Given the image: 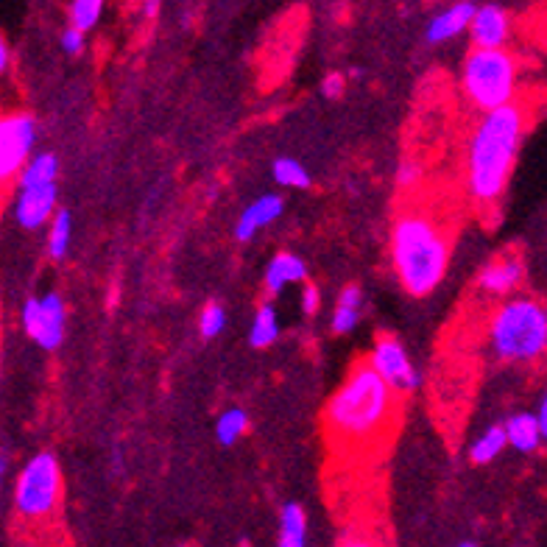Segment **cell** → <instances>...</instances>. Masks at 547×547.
Instances as JSON below:
<instances>
[{
    "label": "cell",
    "mask_w": 547,
    "mask_h": 547,
    "mask_svg": "<svg viewBox=\"0 0 547 547\" xmlns=\"http://www.w3.org/2000/svg\"><path fill=\"white\" fill-rule=\"evenodd\" d=\"M65 321V302L54 291L45 296H31L23 305V327H26L28 338H34L42 349H56L62 344Z\"/></svg>",
    "instance_id": "obj_8"
},
{
    "label": "cell",
    "mask_w": 547,
    "mask_h": 547,
    "mask_svg": "<svg viewBox=\"0 0 547 547\" xmlns=\"http://www.w3.org/2000/svg\"><path fill=\"white\" fill-rule=\"evenodd\" d=\"M282 215V199L280 196H274V193H266V196H260V199H254L246 210L238 218V224H235V238L238 241H252L254 235L260 232V229H266L268 224H274L277 218Z\"/></svg>",
    "instance_id": "obj_14"
},
{
    "label": "cell",
    "mask_w": 547,
    "mask_h": 547,
    "mask_svg": "<svg viewBox=\"0 0 547 547\" xmlns=\"http://www.w3.org/2000/svg\"><path fill=\"white\" fill-rule=\"evenodd\" d=\"M422 182V165L416 160H402L397 168V185L400 187H416Z\"/></svg>",
    "instance_id": "obj_27"
},
{
    "label": "cell",
    "mask_w": 547,
    "mask_h": 547,
    "mask_svg": "<svg viewBox=\"0 0 547 547\" xmlns=\"http://www.w3.org/2000/svg\"><path fill=\"white\" fill-rule=\"evenodd\" d=\"M508 447V436H506V427L503 425H492L483 430L478 439L472 441V447H469V461L472 464H492L494 458H500L503 450Z\"/></svg>",
    "instance_id": "obj_19"
},
{
    "label": "cell",
    "mask_w": 547,
    "mask_h": 547,
    "mask_svg": "<svg viewBox=\"0 0 547 547\" xmlns=\"http://www.w3.org/2000/svg\"><path fill=\"white\" fill-rule=\"evenodd\" d=\"M528 132V109L520 101L486 112L467 143V190L475 204L492 207L506 193Z\"/></svg>",
    "instance_id": "obj_1"
},
{
    "label": "cell",
    "mask_w": 547,
    "mask_h": 547,
    "mask_svg": "<svg viewBox=\"0 0 547 547\" xmlns=\"http://www.w3.org/2000/svg\"><path fill=\"white\" fill-rule=\"evenodd\" d=\"M394 408H397V391L374 372L372 363L358 361L327 402L324 427L330 439L338 441L341 447L361 450L386 433Z\"/></svg>",
    "instance_id": "obj_2"
},
{
    "label": "cell",
    "mask_w": 547,
    "mask_h": 547,
    "mask_svg": "<svg viewBox=\"0 0 547 547\" xmlns=\"http://www.w3.org/2000/svg\"><path fill=\"white\" fill-rule=\"evenodd\" d=\"M62 48H65V54H81V51H84V34H81V31H76V28H70L67 26L65 31H62Z\"/></svg>",
    "instance_id": "obj_29"
},
{
    "label": "cell",
    "mask_w": 547,
    "mask_h": 547,
    "mask_svg": "<svg viewBox=\"0 0 547 547\" xmlns=\"http://www.w3.org/2000/svg\"><path fill=\"white\" fill-rule=\"evenodd\" d=\"M338 547H383L380 542H374L372 536H347V539H341V545Z\"/></svg>",
    "instance_id": "obj_31"
},
{
    "label": "cell",
    "mask_w": 547,
    "mask_h": 547,
    "mask_svg": "<svg viewBox=\"0 0 547 547\" xmlns=\"http://www.w3.org/2000/svg\"><path fill=\"white\" fill-rule=\"evenodd\" d=\"M517 84H520V65H517V56L506 48L500 51L472 48V54L464 59L461 87L469 104L481 109L483 115L514 104Z\"/></svg>",
    "instance_id": "obj_5"
},
{
    "label": "cell",
    "mask_w": 547,
    "mask_h": 547,
    "mask_svg": "<svg viewBox=\"0 0 547 547\" xmlns=\"http://www.w3.org/2000/svg\"><path fill=\"white\" fill-rule=\"evenodd\" d=\"M59 179V160L51 151H42L37 157H31L26 165V171L17 179V187H31V185H54Z\"/></svg>",
    "instance_id": "obj_21"
},
{
    "label": "cell",
    "mask_w": 547,
    "mask_h": 547,
    "mask_svg": "<svg viewBox=\"0 0 547 547\" xmlns=\"http://www.w3.org/2000/svg\"><path fill=\"white\" fill-rule=\"evenodd\" d=\"M455 547H478V545H475V542H458Z\"/></svg>",
    "instance_id": "obj_35"
},
{
    "label": "cell",
    "mask_w": 547,
    "mask_h": 547,
    "mask_svg": "<svg viewBox=\"0 0 547 547\" xmlns=\"http://www.w3.org/2000/svg\"><path fill=\"white\" fill-rule=\"evenodd\" d=\"M70 235H73V218L67 210H56L51 229H48V254L54 260H65L70 249Z\"/></svg>",
    "instance_id": "obj_23"
},
{
    "label": "cell",
    "mask_w": 547,
    "mask_h": 547,
    "mask_svg": "<svg viewBox=\"0 0 547 547\" xmlns=\"http://www.w3.org/2000/svg\"><path fill=\"white\" fill-rule=\"evenodd\" d=\"M271 176H274L282 187H299V190L310 187V174H307V168L299 160H294V157H280V160H274V165H271Z\"/></svg>",
    "instance_id": "obj_24"
},
{
    "label": "cell",
    "mask_w": 547,
    "mask_h": 547,
    "mask_svg": "<svg viewBox=\"0 0 547 547\" xmlns=\"http://www.w3.org/2000/svg\"><path fill=\"white\" fill-rule=\"evenodd\" d=\"M157 9H160L157 3H146V17H157Z\"/></svg>",
    "instance_id": "obj_34"
},
{
    "label": "cell",
    "mask_w": 547,
    "mask_h": 547,
    "mask_svg": "<svg viewBox=\"0 0 547 547\" xmlns=\"http://www.w3.org/2000/svg\"><path fill=\"white\" fill-rule=\"evenodd\" d=\"M0 478H3V461H0Z\"/></svg>",
    "instance_id": "obj_36"
},
{
    "label": "cell",
    "mask_w": 547,
    "mask_h": 547,
    "mask_svg": "<svg viewBox=\"0 0 547 547\" xmlns=\"http://www.w3.org/2000/svg\"><path fill=\"white\" fill-rule=\"evenodd\" d=\"M450 227L425 207H408L391 229V263L411 296L433 294L450 268Z\"/></svg>",
    "instance_id": "obj_3"
},
{
    "label": "cell",
    "mask_w": 547,
    "mask_h": 547,
    "mask_svg": "<svg viewBox=\"0 0 547 547\" xmlns=\"http://www.w3.org/2000/svg\"><path fill=\"white\" fill-rule=\"evenodd\" d=\"M246 430H249V416H246V411L243 408H229L215 422V439H218V444H224V447H232L235 441L243 439Z\"/></svg>",
    "instance_id": "obj_22"
},
{
    "label": "cell",
    "mask_w": 547,
    "mask_h": 547,
    "mask_svg": "<svg viewBox=\"0 0 547 547\" xmlns=\"http://www.w3.org/2000/svg\"><path fill=\"white\" fill-rule=\"evenodd\" d=\"M277 547H307V514L299 503L280 508V542Z\"/></svg>",
    "instance_id": "obj_18"
},
{
    "label": "cell",
    "mask_w": 547,
    "mask_h": 547,
    "mask_svg": "<svg viewBox=\"0 0 547 547\" xmlns=\"http://www.w3.org/2000/svg\"><path fill=\"white\" fill-rule=\"evenodd\" d=\"M363 310V294L358 285H347L341 296H338V305H335L333 313V333L335 335H347L358 327Z\"/></svg>",
    "instance_id": "obj_17"
},
{
    "label": "cell",
    "mask_w": 547,
    "mask_h": 547,
    "mask_svg": "<svg viewBox=\"0 0 547 547\" xmlns=\"http://www.w3.org/2000/svg\"><path fill=\"white\" fill-rule=\"evenodd\" d=\"M280 338V321H277V310L274 305H263L254 310V321H252V330H249V344L254 349H266L271 347L274 341Z\"/></svg>",
    "instance_id": "obj_20"
},
{
    "label": "cell",
    "mask_w": 547,
    "mask_h": 547,
    "mask_svg": "<svg viewBox=\"0 0 547 547\" xmlns=\"http://www.w3.org/2000/svg\"><path fill=\"white\" fill-rule=\"evenodd\" d=\"M475 12H478L475 3H453V6H447L444 12H439L430 23H427V42L441 45V42H450L455 40V37H461V34L469 31V26H472Z\"/></svg>",
    "instance_id": "obj_13"
},
{
    "label": "cell",
    "mask_w": 547,
    "mask_h": 547,
    "mask_svg": "<svg viewBox=\"0 0 547 547\" xmlns=\"http://www.w3.org/2000/svg\"><path fill=\"white\" fill-rule=\"evenodd\" d=\"M344 90H347V76H344V73H338V70L327 73L324 81H321V93L327 95V98H341Z\"/></svg>",
    "instance_id": "obj_28"
},
{
    "label": "cell",
    "mask_w": 547,
    "mask_h": 547,
    "mask_svg": "<svg viewBox=\"0 0 547 547\" xmlns=\"http://www.w3.org/2000/svg\"><path fill=\"white\" fill-rule=\"evenodd\" d=\"M506 436H508V447H514L517 453H536L542 447V427L536 422V414H514L506 419Z\"/></svg>",
    "instance_id": "obj_16"
},
{
    "label": "cell",
    "mask_w": 547,
    "mask_h": 547,
    "mask_svg": "<svg viewBox=\"0 0 547 547\" xmlns=\"http://www.w3.org/2000/svg\"><path fill=\"white\" fill-rule=\"evenodd\" d=\"M37 143V121L26 112L0 115V187L20 179Z\"/></svg>",
    "instance_id": "obj_7"
},
{
    "label": "cell",
    "mask_w": 547,
    "mask_h": 547,
    "mask_svg": "<svg viewBox=\"0 0 547 547\" xmlns=\"http://www.w3.org/2000/svg\"><path fill=\"white\" fill-rule=\"evenodd\" d=\"M67 14H70V28L87 34L90 28L98 26V20H101V14H104V3H101V0H73Z\"/></svg>",
    "instance_id": "obj_25"
},
{
    "label": "cell",
    "mask_w": 547,
    "mask_h": 547,
    "mask_svg": "<svg viewBox=\"0 0 547 547\" xmlns=\"http://www.w3.org/2000/svg\"><path fill=\"white\" fill-rule=\"evenodd\" d=\"M224 327H227V310L218 302H210L199 316L201 338H218V335L224 333Z\"/></svg>",
    "instance_id": "obj_26"
},
{
    "label": "cell",
    "mask_w": 547,
    "mask_h": 547,
    "mask_svg": "<svg viewBox=\"0 0 547 547\" xmlns=\"http://www.w3.org/2000/svg\"><path fill=\"white\" fill-rule=\"evenodd\" d=\"M62 494V469L54 453H37L28 461L17 486H14V506L28 520L48 517Z\"/></svg>",
    "instance_id": "obj_6"
},
{
    "label": "cell",
    "mask_w": 547,
    "mask_h": 547,
    "mask_svg": "<svg viewBox=\"0 0 547 547\" xmlns=\"http://www.w3.org/2000/svg\"><path fill=\"white\" fill-rule=\"evenodd\" d=\"M307 280V266L305 260L294 252H280L266 268V294L277 296L282 294L291 282H305Z\"/></svg>",
    "instance_id": "obj_15"
},
{
    "label": "cell",
    "mask_w": 547,
    "mask_h": 547,
    "mask_svg": "<svg viewBox=\"0 0 547 547\" xmlns=\"http://www.w3.org/2000/svg\"><path fill=\"white\" fill-rule=\"evenodd\" d=\"M9 62H12V54H9V42L3 40V34H0V76L9 70Z\"/></svg>",
    "instance_id": "obj_33"
},
{
    "label": "cell",
    "mask_w": 547,
    "mask_h": 547,
    "mask_svg": "<svg viewBox=\"0 0 547 547\" xmlns=\"http://www.w3.org/2000/svg\"><path fill=\"white\" fill-rule=\"evenodd\" d=\"M56 196L59 187L54 185H31L20 187L17 193V204H14V218L23 229H40L48 221H54Z\"/></svg>",
    "instance_id": "obj_10"
},
{
    "label": "cell",
    "mask_w": 547,
    "mask_h": 547,
    "mask_svg": "<svg viewBox=\"0 0 547 547\" xmlns=\"http://www.w3.org/2000/svg\"><path fill=\"white\" fill-rule=\"evenodd\" d=\"M369 363H372L374 372L380 374L394 391L408 394V391L419 388V372H416L408 349H405V344H402L397 335H380L374 341Z\"/></svg>",
    "instance_id": "obj_9"
},
{
    "label": "cell",
    "mask_w": 547,
    "mask_h": 547,
    "mask_svg": "<svg viewBox=\"0 0 547 547\" xmlns=\"http://www.w3.org/2000/svg\"><path fill=\"white\" fill-rule=\"evenodd\" d=\"M469 37L475 48L483 51H500L506 48L508 37H511V14L503 6H478V12L472 17V26H469Z\"/></svg>",
    "instance_id": "obj_11"
},
{
    "label": "cell",
    "mask_w": 547,
    "mask_h": 547,
    "mask_svg": "<svg viewBox=\"0 0 547 547\" xmlns=\"http://www.w3.org/2000/svg\"><path fill=\"white\" fill-rule=\"evenodd\" d=\"M525 277V263H522L517 254H503L492 260L489 266H483L478 285L481 291L492 296H508L511 291H517V285Z\"/></svg>",
    "instance_id": "obj_12"
},
{
    "label": "cell",
    "mask_w": 547,
    "mask_h": 547,
    "mask_svg": "<svg viewBox=\"0 0 547 547\" xmlns=\"http://www.w3.org/2000/svg\"><path fill=\"white\" fill-rule=\"evenodd\" d=\"M492 352L506 363H534L547 352V307L531 296H514L489 321Z\"/></svg>",
    "instance_id": "obj_4"
},
{
    "label": "cell",
    "mask_w": 547,
    "mask_h": 547,
    "mask_svg": "<svg viewBox=\"0 0 547 547\" xmlns=\"http://www.w3.org/2000/svg\"><path fill=\"white\" fill-rule=\"evenodd\" d=\"M536 422L542 427V436L547 439V391L542 394V400H539V408H536Z\"/></svg>",
    "instance_id": "obj_32"
},
{
    "label": "cell",
    "mask_w": 547,
    "mask_h": 547,
    "mask_svg": "<svg viewBox=\"0 0 547 547\" xmlns=\"http://www.w3.org/2000/svg\"><path fill=\"white\" fill-rule=\"evenodd\" d=\"M179 547H193V545H179Z\"/></svg>",
    "instance_id": "obj_37"
},
{
    "label": "cell",
    "mask_w": 547,
    "mask_h": 547,
    "mask_svg": "<svg viewBox=\"0 0 547 547\" xmlns=\"http://www.w3.org/2000/svg\"><path fill=\"white\" fill-rule=\"evenodd\" d=\"M321 305V291L316 288V285H310L307 282L305 288H302V310H305L307 316H313L316 310H319Z\"/></svg>",
    "instance_id": "obj_30"
}]
</instances>
